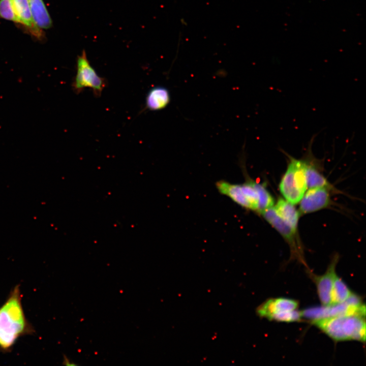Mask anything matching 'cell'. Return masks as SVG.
<instances>
[{
    "instance_id": "1",
    "label": "cell",
    "mask_w": 366,
    "mask_h": 366,
    "mask_svg": "<svg viewBox=\"0 0 366 366\" xmlns=\"http://www.w3.org/2000/svg\"><path fill=\"white\" fill-rule=\"evenodd\" d=\"M21 304L19 289L16 287L0 308V347L8 350L27 329Z\"/></svg>"
},
{
    "instance_id": "2",
    "label": "cell",
    "mask_w": 366,
    "mask_h": 366,
    "mask_svg": "<svg viewBox=\"0 0 366 366\" xmlns=\"http://www.w3.org/2000/svg\"><path fill=\"white\" fill-rule=\"evenodd\" d=\"M311 322L334 341H365V316L358 315L339 316Z\"/></svg>"
},
{
    "instance_id": "3",
    "label": "cell",
    "mask_w": 366,
    "mask_h": 366,
    "mask_svg": "<svg viewBox=\"0 0 366 366\" xmlns=\"http://www.w3.org/2000/svg\"><path fill=\"white\" fill-rule=\"evenodd\" d=\"M286 171L279 185L280 192L286 200L293 204L299 202L307 189L304 159H297L288 154Z\"/></svg>"
},
{
    "instance_id": "4",
    "label": "cell",
    "mask_w": 366,
    "mask_h": 366,
    "mask_svg": "<svg viewBox=\"0 0 366 366\" xmlns=\"http://www.w3.org/2000/svg\"><path fill=\"white\" fill-rule=\"evenodd\" d=\"M257 181L250 178L242 184H234L221 180L216 183L219 193L231 199L241 207L258 211L259 193Z\"/></svg>"
},
{
    "instance_id": "5",
    "label": "cell",
    "mask_w": 366,
    "mask_h": 366,
    "mask_svg": "<svg viewBox=\"0 0 366 366\" xmlns=\"http://www.w3.org/2000/svg\"><path fill=\"white\" fill-rule=\"evenodd\" d=\"M301 312L302 318L311 322L324 318L343 315L365 316V307L360 297L352 293L344 302L329 306L312 307Z\"/></svg>"
},
{
    "instance_id": "6",
    "label": "cell",
    "mask_w": 366,
    "mask_h": 366,
    "mask_svg": "<svg viewBox=\"0 0 366 366\" xmlns=\"http://www.w3.org/2000/svg\"><path fill=\"white\" fill-rule=\"evenodd\" d=\"M76 69V74L72 83L74 92L79 94L85 88L88 87L93 90L96 97H100L107 81L106 79L99 76L90 65L84 50L77 57Z\"/></svg>"
},
{
    "instance_id": "7",
    "label": "cell",
    "mask_w": 366,
    "mask_h": 366,
    "mask_svg": "<svg viewBox=\"0 0 366 366\" xmlns=\"http://www.w3.org/2000/svg\"><path fill=\"white\" fill-rule=\"evenodd\" d=\"M338 256H334L325 272L321 276H316L309 272L317 288V294L322 306L331 304V292L334 278L337 275L336 267L338 261Z\"/></svg>"
},
{
    "instance_id": "8",
    "label": "cell",
    "mask_w": 366,
    "mask_h": 366,
    "mask_svg": "<svg viewBox=\"0 0 366 366\" xmlns=\"http://www.w3.org/2000/svg\"><path fill=\"white\" fill-rule=\"evenodd\" d=\"M259 213L288 242L292 249L293 254L297 255V257L301 258L303 262L301 259L302 256L298 251V249L296 246L295 239L296 231L277 214L274 206L262 210Z\"/></svg>"
},
{
    "instance_id": "9",
    "label": "cell",
    "mask_w": 366,
    "mask_h": 366,
    "mask_svg": "<svg viewBox=\"0 0 366 366\" xmlns=\"http://www.w3.org/2000/svg\"><path fill=\"white\" fill-rule=\"evenodd\" d=\"M328 189L324 187L309 189L299 201V213H311L326 207L330 201Z\"/></svg>"
},
{
    "instance_id": "10",
    "label": "cell",
    "mask_w": 366,
    "mask_h": 366,
    "mask_svg": "<svg viewBox=\"0 0 366 366\" xmlns=\"http://www.w3.org/2000/svg\"><path fill=\"white\" fill-rule=\"evenodd\" d=\"M298 306V302L294 299L283 297L269 298L256 308V314L261 318L269 320L274 315L297 310Z\"/></svg>"
},
{
    "instance_id": "11",
    "label": "cell",
    "mask_w": 366,
    "mask_h": 366,
    "mask_svg": "<svg viewBox=\"0 0 366 366\" xmlns=\"http://www.w3.org/2000/svg\"><path fill=\"white\" fill-rule=\"evenodd\" d=\"M15 12L22 25L32 35L38 39L43 37L42 30L35 24L28 0H12Z\"/></svg>"
},
{
    "instance_id": "12",
    "label": "cell",
    "mask_w": 366,
    "mask_h": 366,
    "mask_svg": "<svg viewBox=\"0 0 366 366\" xmlns=\"http://www.w3.org/2000/svg\"><path fill=\"white\" fill-rule=\"evenodd\" d=\"M314 139L310 141V147L308 149L307 156L304 158L305 162V176L307 188L324 187L329 189L330 185L326 178L318 170L314 163L311 160L312 157L311 146Z\"/></svg>"
},
{
    "instance_id": "13",
    "label": "cell",
    "mask_w": 366,
    "mask_h": 366,
    "mask_svg": "<svg viewBox=\"0 0 366 366\" xmlns=\"http://www.w3.org/2000/svg\"><path fill=\"white\" fill-rule=\"evenodd\" d=\"M170 101L168 89L162 86H155L150 89L146 95L145 107L151 111L160 110L166 107Z\"/></svg>"
},
{
    "instance_id": "14",
    "label": "cell",
    "mask_w": 366,
    "mask_h": 366,
    "mask_svg": "<svg viewBox=\"0 0 366 366\" xmlns=\"http://www.w3.org/2000/svg\"><path fill=\"white\" fill-rule=\"evenodd\" d=\"M274 208L277 214L296 231L300 214L294 204L284 199L280 198Z\"/></svg>"
},
{
    "instance_id": "15",
    "label": "cell",
    "mask_w": 366,
    "mask_h": 366,
    "mask_svg": "<svg viewBox=\"0 0 366 366\" xmlns=\"http://www.w3.org/2000/svg\"><path fill=\"white\" fill-rule=\"evenodd\" d=\"M28 2L36 25L42 30L51 27L52 20L43 0H28Z\"/></svg>"
},
{
    "instance_id": "16",
    "label": "cell",
    "mask_w": 366,
    "mask_h": 366,
    "mask_svg": "<svg viewBox=\"0 0 366 366\" xmlns=\"http://www.w3.org/2000/svg\"><path fill=\"white\" fill-rule=\"evenodd\" d=\"M352 293L346 283L336 275L331 292L330 305L345 302Z\"/></svg>"
},
{
    "instance_id": "17",
    "label": "cell",
    "mask_w": 366,
    "mask_h": 366,
    "mask_svg": "<svg viewBox=\"0 0 366 366\" xmlns=\"http://www.w3.org/2000/svg\"><path fill=\"white\" fill-rule=\"evenodd\" d=\"M0 17L20 24L12 0H0Z\"/></svg>"
},
{
    "instance_id": "18",
    "label": "cell",
    "mask_w": 366,
    "mask_h": 366,
    "mask_svg": "<svg viewBox=\"0 0 366 366\" xmlns=\"http://www.w3.org/2000/svg\"><path fill=\"white\" fill-rule=\"evenodd\" d=\"M64 364L68 365H76L77 364L71 361L66 356L64 357Z\"/></svg>"
}]
</instances>
